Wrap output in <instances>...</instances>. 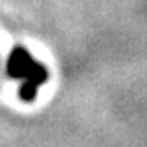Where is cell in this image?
Masks as SVG:
<instances>
[{
	"label": "cell",
	"mask_w": 147,
	"mask_h": 147,
	"mask_svg": "<svg viewBox=\"0 0 147 147\" xmlns=\"http://www.w3.org/2000/svg\"><path fill=\"white\" fill-rule=\"evenodd\" d=\"M6 72L11 79H20V98L24 101H33L40 85L48 81V68L37 63L31 53L22 46L11 50L6 63Z\"/></svg>",
	"instance_id": "obj_1"
}]
</instances>
